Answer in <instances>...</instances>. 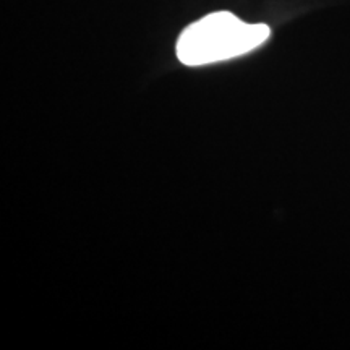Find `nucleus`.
Masks as SVG:
<instances>
[{
	"instance_id": "nucleus-1",
	"label": "nucleus",
	"mask_w": 350,
	"mask_h": 350,
	"mask_svg": "<svg viewBox=\"0 0 350 350\" xmlns=\"http://www.w3.org/2000/svg\"><path fill=\"white\" fill-rule=\"evenodd\" d=\"M269 34L266 25L245 23L229 12L211 13L183 29L177 57L188 67L222 62L256 49Z\"/></svg>"
}]
</instances>
